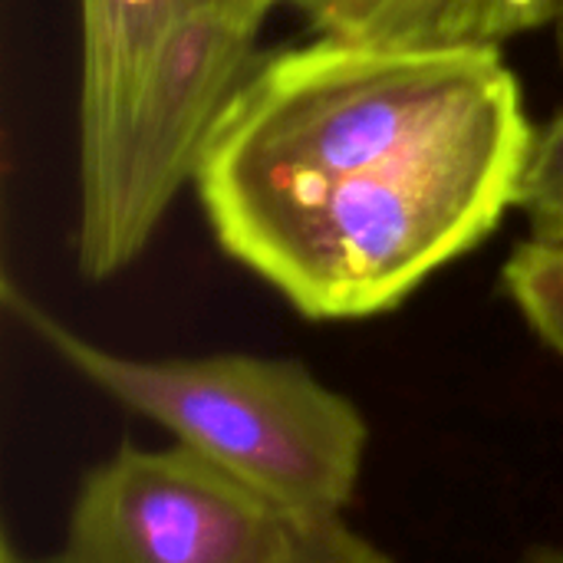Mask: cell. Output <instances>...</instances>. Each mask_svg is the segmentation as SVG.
Wrapping results in <instances>:
<instances>
[{
    "label": "cell",
    "instance_id": "9",
    "mask_svg": "<svg viewBox=\"0 0 563 563\" xmlns=\"http://www.w3.org/2000/svg\"><path fill=\"white\" fill-rule=\"evenodd\" d=\"M198 7H208V10H218L224 13L228 20L234 23H244L251 30H261L264 20L280 7V3H294V0H191Z\"/></svg>",
    "mask_w": 563,
    "mask_h": 563
},
{
    "label": "cell",
    "instance_id": "7",
    "mask_svg": "<svg viewBox=\"0 0 563 563\" xmlns=\"http://www.w3.org/2000/svg\"><path fill=\"white\" fill-rule=\"evenodd\" d=\"M501 284L538 340L563 360V244L521 241L505 261Z\"/></svg>",
    "mask_w": 563,
    "mask_h": 563
},
{
    "label": "cell",
    "instance_id": "5",
    "mask_svg": "<svg viewBox=\"0 0 563 563\" xmlns=\"http://www.w3.org/2000/svg\"><path fill=\"white\" fill-rule=\"evenodd\" d=\"M185 7L188 0H79V155L132 115Z\"/></svg>",
    "mask_w": 563,
    "mask_h": 563
},
{
    "label": "cell",
    "instance_id": "2",
    "mask_svg": "<svg viewBox=\"0 0 563 563\" xmlns=\"http://www.w3.org/2000/svg\"><path fill=\"white\" fill-rule=\"evenodd\" d=\"M7 307L86 383L221 472L307 511L343 515L353 501L369 426L303 363L251 353L139 360L73 333L13 287Z\"/></svg>",
    "mask_w": 563,
    "mask_h": 563
},
{
    "label": "cell",
    "instance_id": "8",
    "mask_svg": "<svg viewBox=\"0 0 563 563\" xmlns=\"http://www.w3.org/2000/svg\"><path fill=\"white\" fill-rule=\"evenodd\" d=\"M515 208L528 218L534 241L563 244V109L534 132Z\"/></svg>",
    "mask_w": 563,
    "mask_h": 563
},
{
    "label": "cell",
    "instance_id": "1",
    "mask_svg": "<svg viewBox=\"0 0 563 563\" xmlns=\"http://www.w3.org/2000/svg\"><path fill=\"white\" fill-rule=\"evenodd\" d=\"M534 132L501 46L317 36L257 59L195 188L294 310L363 320L495 234Z\"/></svg>",
    "mask_w": 563,
    "mask_h": 563
},
{
    "label": "cell",
    "instance_id": "10",
    "mask_svg": "<svg viewBox=\"0 0 563 563\" xmlns=\"http://www.w3.org/2000/svg\"><path fill=\"white\" fill-rule=\"evenodd\" d=\"M521 563H563V548H534Z\"/></svg>",
    "mask_w": 563,
    "mask_h": 563
},
{
    "label": "cell",
    "instance_id": "6",
    "mask_svg": "<svg viewBox=\"0 0 563 563\" xmlns=\"http://www.w3.org/2000/svg\"><path fill=\"white\" fill-rule=\"evenodd\" d=\"M317 36L406 46H501L554 23L558 0H294Z\"/></svg>",
    "mask_w": 563,
    "mask_h": 563
},
{
    "label": "cell",
    "instance_id": "4",
    "mask_svg": "<svg viewBox=\"0 0 563 563\" xmlns=\"http://www.w3.org/2000/svg\"><path fill=\"white\" fill-rule=\"evenodd\" d=\"M257 33L188 0L132 115L79 155L82 277L109 280L132 267L181 188L195 185L224 109L261 59Z\"/></svg>",
    "mask_w": 563,
    "mask_h": 563
},
{
    "label": "cell",
    "instance_id": "3",
    "mask_svg": "<svg viewBox=\"0 0 563 563\" xmlns=\"http://www.w3.org/2000/svg\"><path fill=\"white\" fill-rule=\"evenodd\" d=\"M56 563L396 561L343 515L287 505L181 445H122L79 482Z\"/></svg>",
    "mask_w": 563,
    "mask_h": 563
},
{
    "label": "cell",
    "instance_id": "11",
    "mask_svg": "<svg viewBox=\"0 0 563 563\" xmlns=\"http://www.w3.org/2000/svg\"><path fill=\"white\" fill-rule=\"evenodd\" d=\"M554 30H558V46H561V59H563V0H558V13H554Z\"/></svg>",
    "mask_w": 563,
    "mask_h": 563
}]
</instances>
